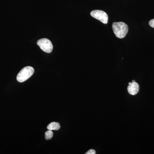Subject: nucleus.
<instances>
[{
    "label": "nucleus",
    "instance_id": "8",
    "mask_svg": "<svg viewBox=\"0 0 154 154\" xmlns=\"http://www.w3.org/2000/svg\"><path fill=\"white\" fill-rule=\"evenodd\" d=\"M86 154H96V151L93 149H91L86 153Z\"/></svg>",
    "mask_w": 154,
    "mask_h": 154
},
{
    "label": "nucleus",
    "instance_id": "5",
    "mask_svg": "<svg viewBox=\"0 0 154 154\" xmlns=\"http://www.w3.org/2000/svg\"><path fill=\"white\" fill-rule=\"evenodd\" d=\"M129 85L127 88L128 93L131 95H135L137 94L139 91V85L136 82H129Z\"/></svg>",
    "mask_w": 154,
    "mask_h": 154
},
{
    "label": "nucleus",
    "instance_id": "3",
    "mask_svg": "<svg viewBox=\"0 0 154 154\" xmlns=\"http://www.w3.org/2000/svg\"><path fill=\"white\" fill-rule=\"evenodd\" d=\"M37 44L45 52L48 53L52 52L53 46L52 42L49 39L46 38H41L37 41Z\"/></svg>",
    "mask_w": 154,
    "mask_h": 154
},
{
    "label": "nucleus",
    "instance_id": "10",
    "mask_svg": "<svg viewBox=\"0 0 154 154\" xmlns=\"http://www.w3.org/2000/svg\"><path fill=\"white\" fill-rule=\"evenodd\" d=\"M135 82V80H133L132 82Z\"/></svg>",
    "mask_w": 154,
    "mask_h": 154
},
{
    "label": "nucleus",
    "instance_id": "2",
    "mask_svg": "<svg viewBox=\"0 0 154 154\" xmlns=\"http://www.w3.org/2000/svg\"><path fill=\"white\" fill-rule=\"evenodd\" d=\"M34 72V69L32 67L26 66L22 69L17 76V80L20 83L23 82L29 79Z\"/></svg>",
    "mask_w": 154,
    "mask_h": 154
},
{
    "label": "nucleus",
    "instance_id": "9",
    "mask_svg": "<svg viewBox=\"0 0 154 154\" xmlns=\"http://www.w3.org/2000/svg\"><path fill=\"white\" fill-rule=\"evenodd\" d=\"M149 25L152 28H154V19H152L149 21Z\"/></svg>",
    "mask_w": 154,
    "mask_h": 154
},
{
    "label": "nucleus",
    "instance_id": "6",
    "mask_svg": "<svg viewBox=\"0 0 154 154\" xmlns=\"http://www.w3.org/2000/svg\"><path fill=\"white\" fill-rule=\"evenodd\" d=\"M60 125L59 123L57 122H52L50 123L47 126L48 130H58L60 128Z\"/></svg>",
    "mask_w": 154,
    "mask_h": 154
},
{
    "label": "nucleus",
    "instance_id": "7",
    "mask_svg": "<svg viewBox=\"0 0 154 154\" xmlns=\"http://www.w3.org/2000/svg\"><path fill=\"white\" fill-rule=\"evenodd\" d=\"M53 133L52 131L48 130L45 133V139L47 140L51 139L53 137Z\"/></svg>",
    "mask_w": 154,
    "mask_h": 154
},
{
    "label": "nucleus",
    "instance_id": "4",
    "mask_svg": "<svg viewBox=\"0 0 154 154\" xmlns=\"http://www.w3.org/2000/svg\"><path fill=\"white\" fill-rule=\"evenodd\" d=\"M91 16L105 24L108 22V17L107 14L104 11L100 10H94L91 11Z\"/></svg>",
    "mask_w": 154,
    "mask_h": 154
},
{
    "label": "nucleus",
    "instance_id": "1",
    "mask_svg": "<svg viewBox=\"0 0 154 154\" xmlns=\"http://www.w3.org/2000/svg\"><path fill=\"white\" fill-rule=\"evenodd\" d=\"M113 32L117 38H124L128 32V26L123 22H113L112 25Z\"/></svg>",
    "mask_w": 154,
    "mask_h": 154
}]
</instances>
